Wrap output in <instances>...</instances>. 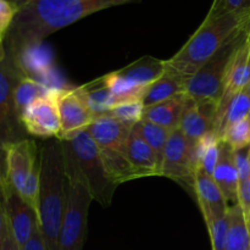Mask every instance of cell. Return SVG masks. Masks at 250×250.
<instances>
[{"mask_svg":"<svg viewBox=\"0 0 250 250\" xmlns=\"http://www.w3.org/2000/svg\"><path fill=\"white\" fill-rule=\"evenodd\" d=\"M131 1L134 0H28L19 9L5 37L6 53L15 60L54 32L94 12Z\"/></svg>","mask_w":250,"mask_h":250,"instance_id":"1","label":"cell"},{"mask_svg":"<svg viewBox=\"0 0 250 250\" xmlns=\"http://www.w3.org/2000/svg\"><path fill=\"white\" fill-rule=\"evenodd\" d=\"M41 183L38 224L49 250H59L61 224L67 198L65 153L60 139L43 144L39 153Z\"/></svg>","mask_w":250,"mask_h":250,"instance_id":"2","label":"cell"},{"mask_svg":"<svg viewBox=\"0 0 250 250\" xmlns=\"http://www.w3.org/2000/svg\"><path fill=\"white\" fill-rule=\"evenodd\" d=\"M249 22L250 9L232 11L217 17L205 16L203 23L187 43L172 58L165 60L166 70L189 80Z\"/></svg>","mask_w":250,"mask_h":250,"instance_id":"3","label":"cell"},{"mask_svg":"<svg viewBox=\"0 0 250 250\" xmlns=\"http://www.w3.org/2000/svg\"><path fill=\"white\" fill-rule=\"evenodd\" d=\"M61 142L65 153L67 198L61 224L59 250H82L87 233L88 210L93 197L72 153L65 142Z\"/></svg>","mask_w":250,"mask_h":250,"instance_id":"4","label":"cell"},{"mask_svg":"<svg viewBox=\"0 0 250 250\" xmlns=\"http://www.w3.org/2000/svg\"><path fill=\"white\" fill-rule=\"evenodd\" d=\"M250 31V22L241 32L232 37L224 46L219 49L199 71L189 78L186 95L194 102L210 100L220 104L225 92L227 71L234 53Z\"/></svg>","mask_w":250,"mask_h":250,"instance_id":"5","label":"cell"},{"mask_svg":"<svg viewBox=\"0 0 250 250\" xmlns=\"http://www.w3.org/2000/svg\"><path fill=\"white\" fill-rule=\"evenodd\" d=\"M63 142L71 150L78 168L87 181L93 200H97L103 207L110 205L117 186L110 181L103 164L99 146L95 144L87 129L77 132L71 138L63 139Z\"/></svg>","mask_w":250,"mask_h":250,"instance_id":"6","label":"cell"},{"mask_svg":"<svg viewBox=\"0 0 250 250\" xmlns=\"http://www.w3.org/2000/svg\"><path fill=\"white\" fill-rule=\"evenodd\" d=\"M22 77H24L23 73L6 53V56L0 61V146L2 149L24 139V128L17 114L14 97L16 85Z\"/></svg>","mask_w":250,"mask_h":250,"instance_id":"7","label":"cell"},{"mask_svg":"<svg viewBox=\"0 0 250 250\" xmlns=\"http://www.w3.org/2000/svg\"><path fill=\"white\" fill-rule=\"evenodd\" d=\"M61 134L58 139H68L77 132L87 128L95 120V115L88 106L82 87L56 89Z\"/></svg>","mask_w":250,"mask_h":250,"instance_id":"8","label":"cell"},{"mask_svg":"<svg viewBox=\"0 0 250 250\" xmlns=\"http://www.w3.org/2000/svg\"><path fill=\"white\" fill-rule=\"evenodd\" d=\"M56 89L51 88L48 94L32 102L22 112L21 124L24 131L31 136L41 138H59L61 134Z\"/></svg>","mask_w":250,"mask_h":250,"instance_id":"9","label":"cell"},{"mask_svg":"<svg viewBox=\"0 0 250 250\" xmlns=\"http://www.w3.org/2000/svg\"><path fill=\"white\" fill-rule=\"evenodd\" d=\"M194 146L180 128L171 131L164 155L161 176L194 187Z\"/></svg>","mask_w":250,"mask_h":250,"instance_id":"10","label":"cell"},{"mask_svg":"<svg viewBox=\"0 0 250 250\" xmlns=\"http://www.w3.org/2000/svg\"><path fill=\"white\" fill-rule=\"evenodd\" d=\"M2 204L10 231L15 241L22 248L31 238L34 229L38 225V215L7 181L2 192Z\"/></svg>","mask_w":250,"mask_h":250,"instance_id":"11","label":"cell"},{"mask_svg":"<svg viewBox=\"0 0 250 250\" xmlns=\"http://www.w3.org/2000/svg\"><path fill=\"white\" fill-rule=\"evenodd\" d=\"M6 180L17 192H21L27 177L39 161L38 146L32 139H21L4 148Z\"/></svg>","mask_w":250,"mask_h":250,"instance_id":"12","label":"cell"},{"mask_svg":"<svg viewBox=\"0 0 250 250\" xmlns=\"http://www.w3.org/2000/svg\"><path fill=\"white\" fill-rule=\"evenodd\" d=\"M217 107L219 105L210 100L194 102L188 98L187 106L178 128L182 131L192 146H195L207 132L214 131Z\"/></svg>","mask_w":250,"mask_h":250,"instance_id":"13","label":"cell"},{"mask_svg":"<svg viewBox=\"0 0 250 250\" xmlns=\"http://www.w3.org/2000/svg\"><path fill=\"white\" fill-rule=\"evenodd\" d=\"M199 207L202 209L205 224L215 221L229 214V205L225 199L221 189L215 182L214 177L205 171L197 168L194 173V187Z\"/></svg>","mask_w":250,"mask_h":250,"instance_id":"14","label":"cell"},{"mask_svg":"<svg viewBox=\"0 0 250 250\" xmlns=\"http://www.w3.org/2000/svg\"><path fill=\"white\" fill-rule=\"evenodd\" d=\"M132 128V125L105 114L95 117L94 121L85 129L99 149H112L125 153L127 139Z\"/></svg>","mask_w":250,"mask_h":250,"instance_id":"15","label":"cell"},{"mask_svg":"<svg viewBox=\"0 0 250 250\" xmlns=\"http://www.w3.org/2000/svg\"><path fill=\"white\" fill-rule=\"evenodd\" d=\"M125 155L138 175V178L146 176H161L154 151L143 138L137 125H134L127 139Z\"/></svg>","mask_w":250,"mask_h":250,"instance_id":"16","label":"cell"},{"mask_svg":"<svg viewBox=\"0 0 250 250\" xmlns=\"http://www.w3.org/2000/svg\"><path fill=\"white\" fill-rule=\"evenodd\" d=\"M212 177L221 189L226 202L232 205L238 204L239 177L234 164L233 150L222 141L220 143L219 160Z\"/></svg>","mask_w":250,"mask_h":250,"instance_id":"17","label":"cell"},{"mask_svg":"<svg viewBox=\"0 0 250 250\" xmlns=\"http://www.w3.org/2000/svg\"><path fill=\"white\" fill-rule=\"evenodd\" d=\"M187 95L181 94L159 104L151 105L144 110L143 120H148L168 131H173L180 127L181 119L187 106Z\"/></svg>","mask_w":250,"mask_h":250,"instance_id":"18","label":"cell"},{"mask_svg":"<svg viewBox=\"0 0 250 250\" xmlns=\"http://www.w3.org/2000/svg\"><path fill=\"white\" fill-rule=\"evenodd\" d=\"M188 81L189 80L180 75L166 72L146 88V94L142 99L144 106H151L177 95L186 94Z\"/></svg>","mask_w":250,"mask_h":250,"instance_id":"19","label":"cell"},{"mask_svg":"<svg viewBox=\"0 0 250 250\" xmlns=\"http://www.w3.org/2000/svg\"><path fill=\"white\" fill-rule=\"evenodd\" d=\"M166 72L167 70H166L165 60H159L153 56H143L127 65L126 67L119 70L120 75L143 87H149Z\"/></svg>","mask_w":250,"mask_h":250,"instance_id":"20","label":"cell"},{"mask_svg":"<svg viewBox=\"0 0 250 250\" xmlns=\"http://www.w3.org/2000/svg\"><path fill=\"white\" fill-rule=\"evenodd\" d=\"M250 110V94L246 89L237 93L227 104L217 109L214 131L221 139L222 134L232 125L247 119Z\"/></svg>","mask_w":250,"mask_h":250,"instance_id":"21","label":"cell"},{"mask_svg":"<svg viewBox=\"0 0 250 250\" xmlns=\"http://www.w3.org/2000/svg\"><path fill=\"white\" fill-rule=\"evenodd\" d=\"M221 139L215 131H209L194 146L195 170L205 171L208 175H214L220 154Z\"/></svg>","mask_w":250,"mask_h":250,"instance_id":"22","label":"cell"},{"mask_svg":"<svg viewBox=\"0 0 250 250\" xmlns=\"http://www.w3.org/2000/svg\"><path fill=\"white\" fill-rule=\"evenodd\" d=\"M99 150L105 171H106L110 181L114 185L119 186L121 183L127 182V181L138 178V175L129 164L125 153L119 150H112V149H99Z\"/></svg>","mask_w":250,"mask_h":250,"instance_id":"23","label":"cell"},{"mask_svg":"<svg viewBox=\"0 0 250 250\" xmlns=\"http://www.w3.org/2000/svg\"><path fill=\"white\" fill-rule=\"evenodd\" d=\"M229 217L226 250H249L250 232L247 226L246 215L239 204L229 207Z\"/></svg>","mask_w":250,"mask_h":250,"instance_id":"24","label":"cell"},{"mask_svg":"<svg viewBox=\"0 0 250 250\" xmlns=\"http://www.w3.org/2000/svg\"><path fill=\"white\" fill-rule=\"evenodd\" d=\"M104 82L110 88L114 97L115 105L120 103L133 102V100H142L146 92V88L143 85H138L128 78L120 75L119 71H114L107 75L103 76Z\"/></svg>","mask_w":250,"mask_h":250,"instance_id":"25","label":"cell"},{"mask_svg":"<svg viewBox=\"0 0 250 250\" xmlns=\"http://www.w3.org/2000/svg\"><path fill=\"white\" fill-rule=\"evenodd\" d=\"M81 87L84 93L85 99H87L88 106L95 115V117L105 115L115 106L111 90L104 82L103 77L93 81L88 84L81 85Z\"/></svg>","mask_w":250,"mask_h":250,"instance_id":"26","label":"cell"},{"mask_svg":"<svg viewBox=\"0 0 250 250\" xmlns=\"http://www.w3.org/2000/svg\"><path fill=\"white\" fill-rule=\"evenodd\" d=\"M137 126H138L139 132L143 136V138L146 139V142L149 144L151 150L154 151V155H155L156 161H158V166L161 175L165 148L171 131L159 126V125L153 124V122L148 121V120H142L139 124H137Z\"/></svg>","mask_w":250,"mask_h":250,"instance_id":"27","label":"cell"},{"mask_svg":"<svg viewBox=\"0 0 250 250\" xmlns=\"http://www.w3.org/2000/svg\"><path fill=\"white\" fill-rule=\"evenodd\" d=\"M51 88H48L45 84L41 83L39 81L33 80L29 77H22L19 84L15 89V105L19 116L21 117L22 112L27 106L38 98L48 94Z\"/></svg>","mask_w":250,"mask_h":250,"instance_id":"28","label":"cell"},{"mask_svg":"<svg viewBox=\"0 0 250 250\" xmlns=\"http://www.w3.org/2000/svg\"><path fill=\"white\" fill-rule=\"evenodd\" d=\"M221 141L226 143L232 150L247 148L250 146V122L248 119H244L237 124L232 125L221 137Z\"/></svg>","mask_w":250,"mask_h":250,"instance_id":"29","label":"cell"},{"mask_svg":"<svg viewBox=\"0 0 250 250\" xmlns=\"http://www.w3.org/2000/svg\"><path fill=\"white\" fill-rule=\"evenodd\" d=\"M144 110H146V106L142 100H133V102L116 104L110 111L106 112V115L134 126L143 120Z\"/></svg>","mask_w":250,"mask_h":250,"instance_id":"30","label":"cell"},{"mask_svg":"<svg viewBox=\"0 0 250 250\" xmlns=\"http://www.w3.org/2000/svg\"><path fill=\"white\" fill-rule=\"evenodd\" d=\"M39 183H41V161L37 163L33 170L27 177L26 183L21 189L20 194L24 202L38 214V198H39Z\"/></svg>","mask_w":250,"mask_h":250,"instance_id":"31","label":"cell"},{"mask_svg":"<svg viewBox=\"0 0 250 250\" xmlns=\"http://www.w3.org/2000/svg\"><path fill=\"white\" fill-rule=\"evenodd\" d=\"M250 9V0H212L208 17H217L238 10Z\"/></svg>","mask_w":250,"mask_h":250,"instance_id":"32","label":"cell"},{"mask_svg":"<svg viewBox=\"0 0 250 250\" xmlns=\"http://www.w3.org/2000/svg\"><path fill=\"white\" fill-rule=\"evenodd\" d=\"M19 7L10 0H0V38L5 39Z\"/></svg>","mask_w":250,"mask_h":250,"instance_id":"33","label":"cell"},{"mask_svg":"<svg viewBox=\"0 0 250 250\" xmlns=\"http://www.w3.org/2000/svg\"><path fill=\"white\" fill-rule=\"evenodd\" d=\"M249 146L238 149V150H233V159L234 164H236L237 172H238L239 182H243V181L250 177V163L248 158Z\"/></svg>","mask_w":250,"mask_h":250,"instance_id":"34","label":"cell"},{"mask_svg":"<svg viewBox=\"0 0 250 250\" xmlns=\"http://www.w3.org/2000/svg\"><path fill=\"white\" fill-rule=\"evenodd\" d=\"M21 250H49L48 247H46L45 241H44L43 234L41 232V229H39V224L37 225L33 231V234L26 242V244L22 247Z\"/></svg>","mask_w":250,"mask_h":250,"instance_id":"35","label":"cell"},{"mask_svg":"<svg viewBox=\"0 0 250 250\" xmlns=\"http://www.w3.org/2000/svg\"><path fill=\"white\" fill-rule=\"evenodd\" d=\"M238 204L243 210L244 215L248 214L250 210V177L243 182H239Z\"/></svg>","mask_w":250,"mask_h":250,"instance_id":"36","label":"cell"},{"mask_svg":"<svg viewBox=\"0 0 250 250\" xmlns=\"http://www.w3.org/2000/svg\"><path fill=\"white\" fill-rule=\"evenodd\" d=\"M7 229H9V224H7V219H6V214H5V208H4V204H2V199L0 198V250H1L2 242H4Z\"/></svg>","mask_w":250,"mask_h":250,"instance_id":"37","label":"cell"},{"mask_svg":"<svg viewBox=\"0 0 250 250\" xmlns=\"http://www.w3.org/2000/svg\"><path fill=\"white\" fill-rule=\"evenodd\" d=\"M6 164H5V150L0 146V198L2 199V192L6 185Z\"/></svg>","mask_w":250,"mask_h":250,"instance_id":"38","label":"cell"},{"mask_svg":"<svg viewBox=\"0 0 250 250\" xmlns=\"http://www.w3.org/2000/svg\"><path fill=\"white\" fill-rule=\"evenodd\" d=\"M1 250H21V247L17 244V242L15 241L14 236H12L11 231H10V227L7 229L6 234H5L4 242H2Z\"/></svg>","mask_w":250,"mask_h":250,"instance_id":"39","label":"cell"},{"mask_svg":"<svg viewBox=\"0 0 250 250\" xmlns=\"http://www.w3.org/2000/svg\"><path fill=\"white\" fill-rule=\"evenodd\" d=\"M6 56V49H5V44H4V39L0 38V61Z\"/></svg>","mask_w":250,"mask_h":250,"instance_id":"40","label":"cell"},{"mask_svg":"<svg viewBox=\"0 0 250 250\" xmlns=\"http://www.w3.org/2000/svg\"><path fill=\"white\" fill-rule=\"evenodd\" d=\"M10 1H11V2H14V4L16 5V6L19 7V9H20V7H21V6H23V5L26 4V2L28 1V0H10Z\"/></svg>","mask_w":250,"mask_h":250,"instance_id":"41","label":"cell"},{"mask_svg":"<svg viewBox=\"0 0 250 250\" xmlns=\"http://www.w3.org/2000/svg\"><path fill=\"white\" fill-rule=\"evenodd\" d=\"M246 221H247V226H248V229L250 232V210L248 211V214L246 215Z\"/></svg>","mask_w":250,"mask_h":250,"instance_id":"42","label":"cell"},{"mask_svg":"<svg viewBox=\"0 0 250 250\" xmlns=\"http://www.w3.org/2000/svg\"><path fill=\"white\" fill-rule=\"evenodd\" d=\"M244 89H246V90H247V92H248V93H249V94H250V82L248 83V84H247V87H246V88H244Z\"/></svg>","mask_w":250,"mask_h":250,"instance_id":"43","label":"cell"},{"mask_svg":"<svg viewBox=\"0 0 250 250\" xmlns=\"http://www.w3.org/2000/svg\"><path fill=\"white\" fill-rule=\"evenodd\" d=\"M248 158H249V163H250V146H249V150H248Z\"/></svg>","mask_w":250,"mask_h":250,"instance_id":"44","label":"cell"},{"mask_svg":"<svg viewBox=\"0 0 250 250\" xmlns=\"http://www.w3.org/2000/svg\"><path fill=\"white\" fill-rule=\"evenodd\" d=\"M247 119H248L249 122H250V110H249V114H248V116H247Z\"/></svg>","mask_w":250,"mask_h":250,"instance_id":"45","label":"cell"},{"mask_svg":"<svg viewBox=\"0 0 250 250\" xmlns=\"http://www.w3.org/2000/svg\"><path fill=\"white\" fill-rule=\"evenodd\" d=\"M249 250H250V247H249Z\"/></svg>","mask_w":250,"mask_h":250,"instance_id":"46","label":"cell"}]
</instances>
